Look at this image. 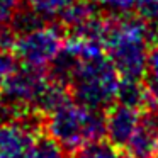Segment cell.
<instances>
[{"label":"cell","instance_id":"obj_17","mask_svg":"<svg viewBox=\"0 0 158 158\" xmlns=\"http://www.w3.org/2000/svg\"><path fill=\"white\" fill-rule=\"evenodd\" d=\"M19 5V0H0V29L10 24Z\"/></svg>","mask_w":158,"mask_h":158},{"label":"cell","instance_id":"obj_11","mask_svg":"<svg viewBox=\"0 0 158 158\" xmlns=\"http://www.w3.org/2000/svg\"><path fill=\"white\" fill-rule=\"evenodd\" d=\"M73 158H131L127 153H123L117 146L110 143H102V141H95V143H89L77 150Z\"/></svg>","mask_w":158,"mask_h":158},{"label":"cell","instance_id":"obj_13","mask_svg":"<svg viewBox=\"0 0 158 158\" xmlns=\"http://www.w3.org/2000/svg\"><path fill=\"white\" fill-rule=\"evenodd\" d=\"M72 0H27L29 7H32L43 19L60 17L61 12Z\"/></svg>","mask_w":158,"mask_h":158},{"label":"cell","instance_id":"obj_14","mask_svg":"<svg viewBox=\"0 0 158 158\" xmlns=\"http://www.w3.org/2000/svg\"><path fill=\"white\" fill-rule=\"evenodd\" d=\"M95 7L102 9V10L109 12L112 15H126L127 12H131L136 5L134 0H90Z\"/></svg>","mask_w":158,"mask_h":158},{"label":"cell","instance_id":"obj_19","mask_svg":"<svg viewBox=\"0 0 158 158\" xmlns=\"http://www.w3.org/2000/svg\"><path fill=\"white\" fill-rule=\"evenodd\" d=\"M141 14H143V19L151 21V22H156V24H158V2H156V4H153L151 7L144 9Z\"/></svg>","mask_w":158,"mask_h":158},{"label":"cell","instance_id":"obj_3","mask_svg":"<svg viewBox=\"0 0 158 158\" xmlns=\"http://www.w3.org/2000/svg\"><path fill=\"white\" fill-rule=\"evenodd\" d=\"M121 77L116 66L104 55L80 60L68 85L77 102L90 109L110 107L117 97Z\"/></svg>","mask_w":158,"mask_h":158},{"label":"cell","instance_id":"obj_1","mask_svg":"<svg viewBox=\"0 0 158 158\" xmlns=\"http://www.w3.org/2000/svg\"><path fill=\"white\" fill-rule=\"evenodd\" d=\"M150 38V26L143 17H127L126 14L109 22L104 48L121 78L141 80L146 73Z\"/></svg>","mask_w":158,"mask_h":158},{"label":"cell","instance_id":"obj_2","mask_svg":"<svg viewBox=\"0 0 158 158\" xmlns=\"http://www.w3.org/2000/svg\"><path fill=\"white\" fill-rule=\"evenodd\" d=\"M46 116L48 134L68 151H77L89 143L102 141L106 136V116L102 110L90 109L70 99Z\"/></svg>","mask_w":158,"mask_h":158},{"label":"cell","instance_id":"obj_20","mask_svg":"<svg viewBox=\"0 0 158 158\" xmlns=\"http://www.w3.org/2000/svg\"><path fill=\"white\" fill-rule=\"evenodd\" d=\"M134 2H136V5L139 7V10L143 12L144 9H148V7H151L153 4H156L158 0H134Z\"/></svg>","mask_w":158,"mask_h":158},{"label":"cell","instance_id":"obj_15","mask_svg":"<svg viewBox=\"0 0 158 158\" xmlns=\"http://www.w3.org/2000/svg\"><path fill=\"white\" fill-rule=\"evenodd\" d=\"M17 68V61L12 56L10 51H5V49H0V89L7 82V78L12 75V72Z\"/></svg>","mask_w":158,"mask_h":158},{"label":"cell","instance_id":"obj_18","mask_svg":"<svg viewBox=\"0 0 158 158\" xmlns=\"http://www.w3.org/2000/svg\"><path fill=\"white\" fill-rule=\"evenodd\" d=\"M146 106L150 107V110H153V112L158 116V89H155V87H148Z\"/></svg>","mask_w":158,"mask_h":158},{"label":"cell","instance_id":"obj_8","mask_svg":"<svg viewBox=\"0 0 158 158\" xmlns=\"http://www.w3.org/2000/svg\"><path fill=\"white\" fill-rule=\"evenodd\" d=\"M124 150L131 158H156L158 155V116L150 110L143 114L136 131Z\"/></svg>","mask_w":158,"mask_h":158},{"label":"cell","instance_id":"obj_7","mask_svg":"<svg viewBox=\"0 0 158 158\" xmlns=\"http://www.w3.org/2000/svg\"><path fill=\"white\" fill-rule=\"evenodd\" d=\"M141 116L143 114L138 107H131L121 102L117 106H110L106 116V136L109 138L110 144L124 148V144L136 131Z\"/></svg>","mask_w":158,"mask_h":158},{"label":"cell","instance_id":"obj_6","mask_svg":"<svg viewBox=\"0 0 158 158\" xmlns=\"http://www.w3.org/2000/svg\"><path fill=\"white\" fill-rule=\"evenodd\" d=\"M38 133L26 117H14L0 123V158H26Z\"/></svg>","mask_w":158,"mask_h":158},{"label":"cell","instance_id":"obj_16","mask_svg":"<svg viewBox=\"0 0 158 158\" xmlns=\"http://www.w3.org/2000/svg\"><path fill=\"white\" fill-rule=\"evenodd\" d=\"M146 77L150 87L158 89V44L148 51V60H146Z\"/></svg>","mask_w":158,"mask_h":158},{"label":"cell","instance_id":"obj_10","mask_svg":"<svg viewBox=\"0 0 158 158\" xmlns=\"http://www.w3.org/2000/svg\"><path fill=\"white\" fill-rule=\"evenodd\" d=\"M146 97H148V89L139 85V80L121 78L119 89H117V97H116L121 104L139 109L141 106H146Z\"/></svg>","mask_w":158,"mask_h":158},{"label":"cell","instance_id":"obj_12","mask_svg":"<svg viewBox=\"0 0 158 158\" xmlns=\"http://www.w3.org/2000/svg\"><path fill=\"white\" fill-rule=\"evenodd\" d=\"M26 158H66V153L51 136H38Z\"/></svg>","mask_w":158,"mask_h":158},{"label":"cell","instance_id":"obj_9","mask_svg":"<svg viewBox=\"0 0 158 158\" xmlns=\"http://www.w3.org/2000/svg\"><path fill=\"white\" fill-rule=\"evenodd\" d=\"M94 15H95V5L90 0H78V2L72 0L66 5L65 10L61 12L60 19L70 29H75L78 26H82L83 22H87L90 17H94Z\"/></svg>","mask_w":158,"mask_h":158},{"label":"cell","instance_id":"obj_4","mask_svg":"<svg viewBox=\"0 0 158 158\" xmlns=\"http://www.w3.org/2000/svg\"><path fill=\"white\" fill-rule=\"evenodd\" d=\"M48 83L49 80L41 68L29 65L15 68L12 75L7 78V82L2 85L4 107L0 106V109L9 112L7 119L24 117L27 110L36 106Z\"/></svg>","mask_w":158,"mask_h":158},{"label":"cell","instance_id":"obj_5","mask_svg":"<svg viewBox=\"0 0 158 158\" xmlns=\"http://www.w3.org/2000/svg\"><path fill=\"white\" fill-rule=\"evenodd\" d=\"M63 43L61 34L55 27L39 26L15 36L12 51L24 65L44 68L61 51Z\"/></svg>","mask_w":158,"mask_h":158}]
</instances>
